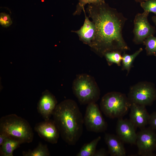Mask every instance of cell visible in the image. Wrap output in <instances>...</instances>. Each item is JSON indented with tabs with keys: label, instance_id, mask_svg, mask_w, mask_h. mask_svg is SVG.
Returning <instances> with one entry per match:
<instances>
[{
	"label": "cell",
	"instance_id": "obj_24",
	"mask_svg": "<svg viewBox=\"0 0 156 156\" xmlns=\"http://www.w3.org/2000/svg\"><path fill=\"white\" fill-rule=\"evenodd\" d=\"M0 23L4 27H8L12 23V21L9 15L5 13L0 14Z\"/></svg>",
	"mask_w": 156,
	"mask_h": 156
},
{
	"label": "cell",
	"instance_id": "obj_11",
	"mask_svg": "<svg viewBox=\"0 0 156 156\" xmlns=\"http://www.w3.org/2000/svg\"><path fill=\"white\" fill-rule=\"evenodd\" d=\"M135 128L129 120L119 118L116 127L117 135L124 143L136 144L137 133Z\"/></svg>",
	"mask_w": 156,
	"mask_h": 156
},
{
	"label": "cell",
	"instance_id": "obj_21",
	"mask_svg": "<svg viewBox=\"0 0 156 156\" xmlns=\"http://www.w3.org/2000/svg\"><path fill=\"white\" fill-rule=\"evenodd\" d=\"M121 53L119 51H112L105 53L104 55L109 64L114 63L120 66L122 60Z\"/></svg>",
	"mask_w": 156,
	"mask_h": 156
},
{
	"label": "cell",
	"instance_id": "obj_3",
	"mask_svg": "<svg viewBox=\"0 0 156 156\" xmlns=\"http://www.w3.org/2000/svg\"><path fill=\"white\" fill-rule=\"evenodd\" d=\"M0 133L21 144L31 143L34 138L32 129L29 122L15 114L1 118Z\"/></svg>",
	"mask_w": 156,
	"mask_h": 156
},
{
	"label": "cell",
	"instance_id": "obj_18",
	"mask_svg": "<svg viewBox=\"0 0 156 156\" xmlns=\"http://www.w3.org/2000/svg\"><path fill=\"white\" fill-rule=\"evenodd\" d=\"M142 51V49L140 48L132 54H128L125 52H124L122 55V70H127V74H128L134 60Z\"/></svg>",
	"mask_w": 156,
	"mask_h": 156
},
{
	"label": "cell",
	"instance_id": "obj_25",
	"mask_svg": "<svg viewBox=\"0 0 156 156\" xmlns=\"http://www.w3.org/2000/svg\"><path fill=\"white\" fill-rule=\"evenodd\" d=\"M148 124L152 129L156 130V112L150 115Z\"/></svg>",
	"mask_w": 156,
	"mask_h": 156
},
{
	"label": "cell",
	"instance_id": "obj_15",
	"mask_svg": "<svg viewBox=\"0 0 156 156\" xmlns=\"http://www.w3.org/2000/svg\"><path fill=\"white\" fill-rule=\"evenodd\" d=\"M104 140L108 148V152L111 156H126V151L124 146V142L117 135L106 133Z\"/></svg>",
	"mask_w": 156,
	"mask_h": 156
},
{
	"label": "cell",
	"instance_id": "obj_16",
	"mask_svg": "<svg viewBox=\"0 0 156 156\" xmlns=\"http://www.w3.org/2000/svg\"><path fill=\"white\" fill-rule=\"evenodd\" d=\"M22 144L20 142L8 138L0 146L1 156H13L14 151Z\"/></svg>",
	"mask_w": 156,
	"mask_h": 156
},
{
	"label": "cell",
	"instance_id": "obj_14",
	"mask_svg": "<svg viewBox=\"0 0 156 156\" xmlns=\"http://www.w3.org/2000/svg\"><path fill=\"white\" fill-rule=\"evenodd\" d=\"M85 20L83 25L78 30L73 31L78 35L81 40L83 43L91 46L95 36L96 28L94 22L91 21L86 15L85 10L83 11Z\"/></svg>",
	"mask_w": 156,
	"mask_h": 156
},
{
	"label": "cell",
	"instance_id": "obj_9",
	"mask_svg": "<svg viewBox=\"0 0 156 156\" xmlns=\"http://www.w3.org/2000/svg\"><path fill=\"white\" fill-rule=\"evenodd\" d=\"M151 127L141 129L137 133L136 142L138 155L142 156L154 155L156 150V133Z\"/></svg>",
	"mask_w": 156,
	"mask_h": 156
},
{
	"label": "cell",
	"instance_id": "obj_8",
	"mask_svg": "<svg viewBox=\"0 0 156 156\" xmlns=\"http://www.w3.org/2000/svg\"><path fill=\"white\" fill-rule=\"evenodd\" d=\"M149 14L148 12H144L138 13L135 16L133 21V41L136 44L143 43L147 38L153 35L155 33V27L148 21Z\"/></svg>",
	"mask_w": 156,
	"mask_h": 156
},
{
	"label": "cell",
	"instance_id": "obj_6",
	"mask_svg": "<svg viewBox=\"0 0 156 156\" xmlns=\"http://www.w3.org/2000/svg\"><path fill=\"white\" fill-rule=\"evenodd\" d=\"M127 97L131 103L150 106L156 99V89L152 83L140 82L130 87Z\"/></svg>",
	"mask_w": 156,
	"mask_h": 156
},
{
	"label": "cell",
	"instance_id": "obj_29",
	"mask_svg": "<svg viewBox=\"0 0 156 156\" xmlns=\"http://www.w3.org/2000/svg\"><path fill=\"white\" fill-rule=\"evenodd\" d=\"M134 0L136 2H140V3L143 1H145L147 0Z\"/></svg>",
	"mask_w": 156,
	"mask_h": 156
},
{
	"label": "cell",
	"instance_id": "obj_27",
	"mask_svg": "<svg viewBox=\"0 0 156 156\" xmlns=\"http://www.w3.org/2000/svg\"><path fill=\"white\" fill-rule=\"evenodd\" d=\"M8 138L5 134L0 133V146H1L4 143Z\"/></svg>",
	"mask_w": 156,
	"mask_h": 156
},
{
	"label": "cell",
	"instance_id": "obj_23",
	"mask_svg": "<svg viewBox=\"0 0 156 156\" xmlns=\"http://www.w3.org/2000/svg\"><path fill=\"white\" fill-rule=\"evenodd\" d=\"M140 3L144 12H152L156 15V0H147Z\"/></svg>",
	"mask_w": 156,
	"mask_h": 156
},
{
	"label": "cell",
	"instance_id": "obj_2",
	"mask_svg": "<svg viewBox=\"0 0 156 156\" xmlns=\"http://www.w3.org/2000/svg\"><path fill=\"white\" fill-rule=\"evenodd\" d=\"M62 139L68 144H76L82 135L83 117L77 103L65 99L57 104L52 114Z\"/></svg>",
	"mask_w": 156,
	"mask_h": 156
},
{
	"label": "cell",
	"instance_id": "obj_17",
	"mask_svg": "<svg viewBox=\"0 0 156 156\" xmlns=\"http://www.w3.org/2000/svg\"><path fill=\"white\" fill-rule=\"evenodd\" d=\"M101 138L99 136L90 142L84 144L77 154V156H94L97 145Z\"/></svg>",
	"mask_w": 156,
	"mask_h": 156
},
{
	"label": "cell",
	"instance_id": "obj_13",
	"mask_svg": "<svg viewBox=\"0 0 156 156\" xmlns=\"http://www.w3.org/2000/svg\"><path fill=\"white\" fill-rule=\"evenodd\" d=\"M130 109V121L135 128H144L148 124L150 116L146 106L132 103Z\"/></svg>",
	"mask_w": 156,
	"mask_h": 156
},
{
	"label": "cell",
	"instance_id": "obj_28",
	"mask_svg": "<svg viewBox=\"0 0 156 156\" xmlns=\"http://www.w3.org/2000/svg\"><path fill=\"white\" fill-rule=\"evenodd\" d=\"M152 21L156 25V15L153 16L152 17Z\"/></svg>",
	"mask_w": 156,
	"mask_h": 156
},
{
	"label": "cell",
	"instance_id": "obj_26",
	"mask_svg": "<svg viewBox=\"0 0 156 156\" xmlns=\"http://www.w3.org/2000/svg\"><path fill=\"white\" fill-rule=\"evenodd\" d=\"M109 153L105 149L101 148L96 150L94 156H107L109 155Z\"/></svg>",
	"mask_w": 156,
	"mask_h": 156
},
{
	"label": "cell",
	"instance_id": "obj_20",
	"mask_svg": "<svg viewBox=\"0 0 156 156\" xmlns=\"http://www.w3.org/2000/svg\"><path fill=\"white\" fill-rule=\"evenodd\" d=\"M145 46L147 55L156 56V37L151 36L147 38L143 41Z\"/></svg>",
	"mask_w": 156,
	"mask_h": 156
},
{
	"label": "cell",
	"instance_id": "obj_7",
	"mask_svg": "<svg viewBox=\"0 0 156 156\" xmlns=\"http://www.w3.org/2000/svg\"><path fill=\"white\" fill-rule=\"evenodd\" d=\"M83 123L88 131L96 133L105 131L107 126L96 103L88 105L83 117Z\"/></svg>",
	"mask_w": 156,
	"mask_h": 156
},
{
	"label": "cell",
	"instance_id": "obj_1",
	"mask_svg": "<svg viewBox=\"0 0 156 156\" xmlns=\"http://www.w3.org/2000/svg\"><path fill=\"white\" fill-rule=\"evenodd\" d=\"M86 10L96 28L95 37L91 47L102 55L109 51L124 53L130 49L122 36L127 19L122 13L105 2L88 4Z\"/></svg>",
	"mask_w": 156,
	"mask_h": 156
},
{
	"label": "cell",
	"instance_id": "obj_12",
	"mask_svg": "<svg viewBox=\"0 0 156 156\" xmlns=\"http://www.w3.org/2000/svg\"><path fill=\"white\" fill-rule=\"evenodd\" d=\"M57 104L55 96L48 90H46L42 93L38 102V111L44 120H48L52 116Z\"/></svg>",
	"mask_w": 156,
	"mask_h": 156
},
{
	"label": "cell",
	"instance_id": "obj_5",
	"mask_svg": "<svg viewBox=\"0 0 156 156\" xmlns=\"http://www.w3.org/2000/svg\"><path fill=\"white\" fill-rule=\"evenodd\" d=\"M72 88L73 93L82 104L96 103L99 98V88L94 79L88 74L77 76L73 81Z\"/></svg>",
	"mask_w": 156,
	"mask_h": 156
},
{
	"label": "cell",
	"instance_id": "obj_10",
	"mask_svg": "<svg viewBox=\"0 0 156 156\" xmlns=\"http://www.w3.org/2000/svg\"><path fill=\"white\" fill-rule=\"evenodd\" d=\"M34 130L40 138L52 144L57 142L60 133L53 120H44L37 123Z\"/></svg>",
	"mask_w": 156,
	"mask_h": 156
},
{
	"label": "cell",
	"instance_id": "obj_22",
	"mask_svg": "<svg viewBox=\"0 0 156 156\" xmlns=\"http://www.w3.org/2000/svg\"><path fill=\"white\" fill-rule=\"evenodd\" d=\"M78 2L74 15H79L85 10L84 7L86 4H96L105 2V0H78Z\"/></svg>",
	"mask_w": 156,
	"mask_h": 156
},
{
	"label": "cell",
	"instance_id": "obj_19",
	"mask_svg": "<svg viewBox=\"0 0 156 156\" xmlns=\"http://www.w3.org/2000/svg\"><path fill=\"white\" fill-rule=\"evenodd\" d=\"M22 155L24 156H49L50 155L47 146L39 143L37 146L33 150L23 151Z\"/></svg>",
	"mask_w": 156,
	"mask_h": 156
},
{
	"label": "cell",
	"instance_id": "obj_4",
	"mask_svg": "<svg viewBox=\"0 0 156 156\" xmlns=\"http://www.w3.org/2000/svg\"><path fill=\"white\" fill-rule=\"evenodd\" d=\"M131 104L125 94L112 92L107 93L103 96L100 106L101 111L107 117L119 118L127 113Z\"/></svg>",
	"mask_w": 156,
	"mask_h": 156
}]
</instances>
